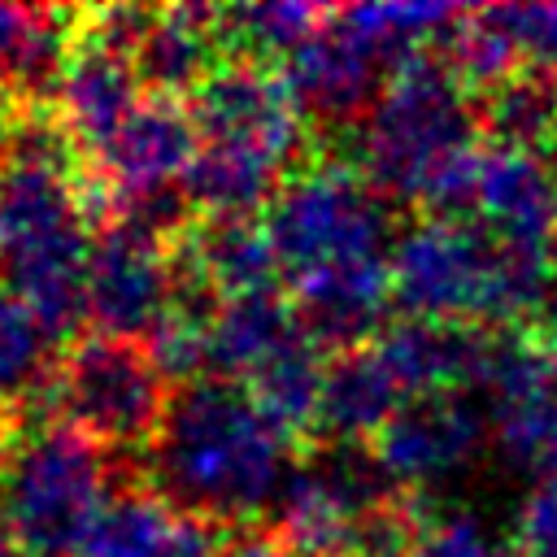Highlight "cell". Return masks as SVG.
<instances>
[{
	"label": "cell",
	"instance_id": "16",
	"mask_svg": "<svg viewBox=\"0 0 557 557\" xmlns=\"http://www.w3.org/2000/svg\"><path fill=\"white\" fill-rule=\"evenodd\" d=\"M405 387L387 370L374 344L348 348L326 357L322 379V405H318V431L322 440H348V444H374L379 431L396 418L405 405Z\"/></svg>",
	"mask_w": 557,
	"mask_h": 557
},
{
	"label": "cell",
	"instance_id": "13",
	"mask_svg": "<svg viewBox=\"0 0 557 557\" xmlns=\"http://www.w3.org/2000/svg\"><path fill=\"white\" fill-rule=\"evenodd\" d=\"M135 87H139V78L122 48L104 44L91 30H74V48H70V61H65L57 96H52L57 117L70 131L74 148L96 157L122 131V122L139 109Z\"/></svg>",
	"mask_w": 557,
	"mask_h": 557
},
{
	"label": "cell",
	"instance_id": "27",
	"mask_svg": "<svg viewBox=\"0 0 557 557\" xmlns=\"http://www.w3.org/2000/svg\"><path fill=\"white\" fill-rule=\"evenodd\" d=\"M500 22L522 57L527 70L540 74H557V0H540V4H496Z\"/></svg>",
	"mask_w": 557,
	"mask_h": 557
},
{
	"label": "cell",
	"instance_id": "24",
	"mask_svg": "<svg viewBox=\"0 0 557 557\" xmlns=\"http://www.w3.org/2000/svg\"><path fill=\"white\" fill-rule=\"evenodd\" d=\"M440 57L448 61V70L466 83V91H496L500 83H509L518 74V48L500 22V9H466L461 22L440 39Z\"/></svg>",
	"mask_w": 557,
	"mask_h": 557
},
{
	"label": "cell",
	"instance_id": "12",
	"mask_svg": "<svg viewBox=\"0 0 557 557\" xmlns=\"http://www.w3.org/2000/svg\"><path fill=\"white\" fill-rule=\"evenodd\" d=\"M292 305L305 326V335L322 352H348L366 348L361 339H379L387 326L383 313L392 305V270L387 257H357L339 265L309 270L292 278Z\"/></svg>",
	"mask_w": 557,
	"mask_h": 557
},
{
	"label": "cell",
	"instance_id": "25",
	"mask_svg": "<svg viewBox=\"0 0 557 557\" xmlns=\"http://www.w3.org/2000/svg\"><path fill=\"white\" fill-rule=\"evenodd\" d=\"M48 335L35 313L0 287V409L26 400L35 387H48Z\"/></svg>",
	"mask_w": 557,
	"mask_h": 557
},
{
	"label": "cell",
	"instance_id": "17",
	"mask_svg": "<svg viewBox=\"0 0 557 557\" xmlns=\"http://www.w3.org/2000/svg\"><path fill=\"white\" fill-rule=\"evenodd\" d=\"M213 48H218V9H200V4L157 9L139 44L131 48V65L139 87L174 100L178 91H196L213 74L218 65Z\"/></svg>",
	"mask_w": 557,
	"mask_h": 557
},
{
	"label": "cell",
	"instance_id": "20",
	"mask_svg": "<svg viewBox=\"0 0 557 557\" xmlns=\"http://www.w3.org/2000/svg\"><path fill=\"white\" fill-rule=\"evenodd\" d=\"M283 187V170L244 148L200 144L191 170L183 174V191L200 218H248L265 209Z\"/></svg>",
	"mask_w": 557,
	"mask_h": 557
},
{
	"label": "cell",
	"instance_id": "29",
	"mask_svg": "<svg viewBox=\"0 0 557 557\" xmlns=\"http://www.w3.org/2000/svg\"><path fill=\"white\" fill-rule=\"evenodd\" d=\"M513 540L518 557H557V479H544L527 492Z\"/></svg>",
	"mask_w": 557,
	"mask_h": 557
},
{
	"label": "cell",
	"instance_id": "3",
	"mask_svg": "<svg viewBox=\"0 0 557 557\" xmlns=\"http://www.w3.org/2000/svg\"><path fill=\"white\" fill-rule=\"evenodd\" d=\"M479 135V104L440 52L405 61L361 122V178L383 200H422L426 183Z\"/></svg>",
	"mask_w": 557,
	"mask_h": 557
},
{
	"label": "cell",
	"instance_id": "11",
	"mask_svg": "<svg viewBox=\"0 0 557 557\" xmlns=\"http://www.w3.org/2000/svg\"><path fill=\"white\" fill-rule=\"evenodd\" d=\"M196 122L178 100L148 96L139 109L122 122V131L96 152V187L91 205L109 213L113 200L174 187L196 161Z\"/></svg>",
	"mask_w": 557,
	"mask_h": 557
},
{
	"label": "cell",
	"instance_id": "23",
	"mask_svg": "<svg viewBox=\"0 0 557 557\" xmlns=\"http://www.w3.org/2000/svg\"><path fill=\"white\" fill-rule=\"evenodd\" d=\"M322 379H326V357H322V348L300 331L287 348H278V352L248 379V392H252V400H257L283 431L296 435V431L318 426Z\"/></svg>",
	"mask_w": 557,
	"mask_h": 557
},
{
	"label": "cell",
	"instance_id": "9",
	"mask_svg": "<svg viewBox=\"0 0 557 557\" xmlns=\"http://www.w3.org/2000/svg\"><path fill=\"white\" fill-rule=\"evenodd\" d=\"M492 440L487 405L470 392L409 396L379 431L374 448L400 487H431L461 474Z\"/></svg>",
	"mask_w": 557,
	"mask_h": 557
},
{
	"label": "cell",
	"instance_id": "21",
	"mask_svg": "<svg viewBox=\"0 0 557 557\" xmlns=\"http://www.w3.org/2000/svg\"><path fill=\"white\" fill-rule=\"evenodd\" d=\"M479 131L492 148L553 157L557 139V74L518 70L496 91L479 96Z\"/></svg>",
	"mask_w": 557,
	"mask_h": 557
},
{
	"label": "cell",
	"instance_id": "2",
	"mask_svg": "<svg viewBox=\"0 0 557 557\" xmlns=\"http://www.w3.org/2000/svg\"><path fill=\"white\" fill-rule=\"evenodd\" d=\"M87 209L70 165L0 157V283L57 344H74L87 322Z\"/></svg>",
	"mask_w": 557,
	"mask_h": 557
},
{
	"label": "cell",
	"instance_id": "22",
	"mask_svg": "<svg viewBox=\"0 0 557 557\" xmlns=\"http://www.w3.org/2000/svg\"><path fill=\"white\" fill-rule=\"evenodd\" d=\"M326 22H331V9H318L305 0L231 4V9H218V44L239 61H261V57L287 61Z\"/></svg>",
	"mask_w": 557,
	"mask_h": 557
},
{
	"label": "cell",
	"instance_id": "10",
	"mask_svg": "<svg viewBox=\"0 0 557 557\" xmlns=\"http://www.w3.org/2000/svg\"><path fill=\"white\" fill-rule=\"evenodd\" d=\"M278 74L296 113L331 131L366 122V113L374 109L379 91L392 78V70L374 57V48L357 30H348L335 13L313 39H305L283 61Z\"/></svg>",
	"mask_w": 557,
	"mask_h": 557
},
{
	"label": "cell",
	"instance_id": "8",
	"mask_svg": "<svg viewBox=\"0 0 557 557\" xmlns=\"http://www.w3.org/2000/svg\"><path fill=\"white\" fill-rule=\"evenodd\" d=\"M200 144L218 148H244L278 170L300 152L305 144V117L296 113L283 74L265 70L261 61H222L213 74L191 91L187 104Z\"/></svg>",
	"mask_w": 557,
	"mask_h": 557
},
{
	"label": "cell",
	"instance_id": "19",
	"mask_svg": "<svg viewBox=\"0 0 557 557\" xmlns=\"http://www.w3.org/2000/svg\"><path fill=\"white\" fill-rule=\"evenodd\" d=\"M174 252L222 300L274 287L278 257L270 248L265 226L252 218H196L191 231L174 244Z\"/></svg>",
	"mask_w": 557,
	"mask_h": 557
},
{
	"label": "cell",
	"instance_id": "1",
	"mask_svg": "<svg viewBox=\"0 0 557 557\" xmlns=\"http://www.w3.org/2000/svg\"><path fill=\"white\" fill-rule=\"evenodd\" d=\"M287 448L292 431H283L244 383L196 379L170 392L161 431L148 444L152 492L205 522L270 513L296 461Z\"/></svg>",
	"mask_w": 557,
	"mask_h": 557
},
{
	"label": "cell",
	"instance_id": "32",
	"mask_svg": "<svg viewBox=\"0 0 557 557\" xmlns=\"http://www.w3.org/2000/svg\"><path fill=\"white\" fill-rule=\"evenodd\" d=\"M0 557H17V544H13V535L4 531V522H0Z\"/></svg>",
	"mask_w": 557,
	"mask_h": 557
},
{
	"label": "cell",
	"instance_id": "18",
	"mask_svg": "<svg viewBox=\"0 0 557 557\" xmlns=\"http://www.w3.org/2000/svg\"><path fill=\"white\" fill-rule=\"evenodd\" d=\"M305 326L296 318V305L274 287L226 296L209 322V357H213L209 379H252Z\"/></svg>",
	"mask_w": 557,
	"mask_h": 557
},
{
	"label": "cell",
	"instance_id": "26",
	"mask_svg": "<svg viewBox=\"0 0 557 557\" xmlns=\"http://www.w3.org/2000/svg\"><path fill=\"white\" fill-rule=\"evenodd\" d=\"M144 348H148L152 366L161 370V379L170 383V392L213 374V357H209V318L170 309V313L157 322V331L148 335Z\"/></svg>",
	"mask_w": 557,
	"mask_h": 557
},
{
	"label": "cell",
	"instance_id": "30",
	"mask_svg": "<svg viewBox=\"0 0 557 557\" xmlns=\"http://www.w3.org/2000/svg\"><path fill=\"white\" fill-rule=\"evenodd\" d=\"M222 557H300V553L274 531H244V535L226 540Z\"/></svg>",
	"mask_w": 557,
	"mask_h": 557
},
{
	"label": "cell",
	"instance_id": "14",
	"mask_svg": "<svg viewBox=\"0 0 557 557\" xmlns=\"http://www.w3.org/2000/svg\"><path fill=\"white\" fill-rule=\"evenodd\" d=\"M218 522L178 513L152 487H113L78 557H222Z\"/></svg>",
	"mask_w": 557,
	"mask_h": 557
},
{
	"label": "cell",
	"instance_id": "7",
	"mask_svg": "<svg viewBox=\"0 0 557 557\" xmlns=\"http://www.w3.org/2000/svg\"><path fill=\"white\" fill-rule=\"evenodd\" d=\"M178 287V257L170 244L126 226L104 222L87 257V322L96 335L135 339L152 335L170 313Z\"/></svg>",
	"mask_w": 557,
	"mask_h": 557
},
{
	"label": "cell",
	"instance_id": "4",
	"mask_svg": "<svg viewBox=\"0 0 557 557\" xmlns=\"http://www.w3.org/2000/svg\"><path fill=\"white\" fill-rule=\"evenodd\" d=\"M109 496L100 444L65 422L30 431L0 466V522L17 557H78Z\"/></svg>",
	"mask_w": 557,
	"mask_h": 557
},
{
	"label": "cell",
	"instance_id": "6",
	"mask_svg": "<svg viewBox=\"0 0 557 557\" xmlns=\"http://www.w3.org/2000/svg\"><path fill=\"white\" fill-rule=\"evenodd\" d=\"M48 396L65 426L104 448L152 444L170 405V383L152 366L148 348L113 335L74 339L52 366Z\"/></svg>",
	"mask_w": 557,
	"mask_h": 557
},
{
	"label": "cell",
	"instance_id": "28",
	"mask_svg": "<svg viewBox=\"0 0 557 557\" xmlns=\"http://www.w3.org/2000/svg\"><path fill=\"white\" fill-rule=\"evenodd\" d=\"M409 557H500V548L479 518L453 513V518L426 522V531Z\"/></svg>",
	"mask_w": 557,
	"mask_h": 557
},
{
	"label": "cell",
	"instance_id": "15",
	"mask_svg": "<svg viewBox=\"0 0 557 557\" xmlns=\"http://www.w3.org/2000/svg\"><path fill=\"white\" fill-rule=\"evenodd\" d=\"M474 222L496 239L548 244L557 235V165L540 152L483 148Z\"/></svg>",
	"mask_w": 557,
	"mask_h": 557
},
{
	"label": "cell",
	"instance_id": "31",
	"mask_svg": "<svg viewBox=\"0 0 557 557\" xmlns=\"http://www.w3.org/2000/svg\"><path fill=\"white\" fill-rule=\"evenodd\" d=\"M9 431H13V422H9V413L0 409V466H4V457H9V448H13V444H9Z\"/></svg>",
	"mask_w": 557,
	"mask_h": 557
},
{
	"label": "cell",
	"instance_id": "5",
	"mask_svg": "<svg viewBox=\"0 0 557 557\" xmlns=\"http://www.w3.org/2000/svg\"><path fill=\"white\" fill-rule=\"evenodd\" d=\"M261 226L278 270L292 278L357 257H383L392 239L387 200L348 165H309L287 174L265 205Z\"/></svg>",
	"mask_w": 557,
	"mask_h": 557
}]
</instances>
